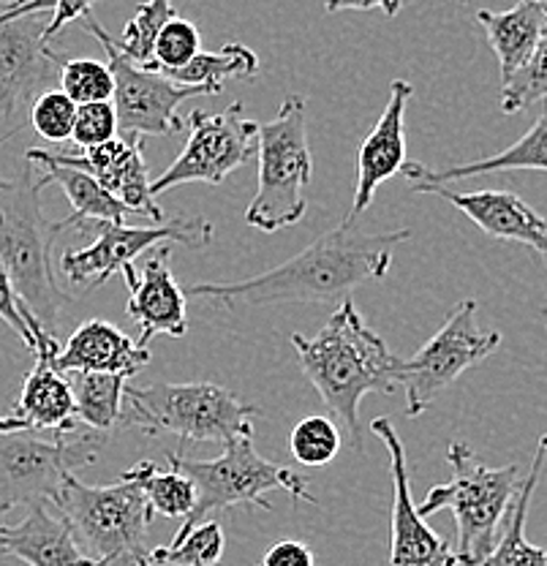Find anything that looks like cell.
<instances>
[{
    "instance_id": "5b68a950",
    "label": "cell",
    "mask_w": 547,
    "mask_h": 566,
    "mask_svg": "<svg viewBox=\"0 0 547 566\" xmlns=\"http://www.w3.org/2000/svg\"><path fill=\"white\" fill-rule=\"evenodd\" d=\"M256 415V406L245 403L232 389L213 381H158L126 389L120 424L139 428L145 436L175 433L180 439L229 444L240 436H254Z\"/></svg>"
},
{
    "instance_id": "ac0fdd59",
    "label": "cell",
    "mask_w": 547,
    "mask_h": 566,
    "mask_svg": "<svg viewBox=\"0 0 547 566\" xmlns=\"http://www.w3.org/2000/svg\"><path fill=\"white\" fill-rule=\"evenodd\" d=\"M414 193H431L452 208L466 212L476 227L493 240L523 243L543 256L547 264V218L512 191H455L450 186H422L411 182Z\"/></svg>"
},
{
    "instance_id": "9c48e42d",
    "label": "cell",
    "mask_w": 547,
    "mask_h": 566,
    "mask_svg": "<svg viewBox=\"0 0 547 566\" xmlns=\"http://www.w3.org/2000/svg\"><path fill=\"white\" fill-rule=\"evenodd\" d=\"M52 506L104 566H134L145 556V534L156 512L137 482L120 476L115 485L91 488L72 474Z\"/></svg>"
},
{
    "instance_id": "7a4b0ae2",
    "label": "cell",
    "mask_w": 547,
    "mask_h": 566,
    "mask_svg": "<svg viewBox=\"0 0 547 566\" xmlns=\"http://www.w3.org/2000/svg\"><path fill=\"white\" fill-rule=\"evenodd\" d=\"M290 344L297 354L299 368L322 395L327 409L349 430L351 450L362 455L360 400L368 392H398L401 359L365 324L351 297L338 305L314 338L294 333Z\"/></svg>"
},
{
    "instance_id": "83f0119b",
    "label": "cell",
    "mask_w": 547,
    "mask_h": 566,
    "mask_svg": "<svg viewBox=\"0 0 547 566\" xmlns=\"http://www.w3.org/2000/svg\"><path fill=\"white\" fill-rule=\"evenodd\" d=\"M123 480L137 482L156 515L186 521L197 506V485H193L191 476L172 469V465H169V471H161V465L152 463V460H137L132 469L123 471Z\"/></svg>"
},
{
    "instance_id": "ffe728a7",
    "label": "cell",
    "mask_w": 547,
    "mask_h": 566,
    "mask_svg": "<svg viewBox=\"0 0 547 566\" xmlns=\"http://www.w3.org/2000/svg\"><path fill=\"white\" fill-rule=\"evenodd\" d=\"M55 357L57 354H36V365L22 381L14 409L0 417V430L69 433L80 428L72 381L55 368Z\"/></svg>"
},
{
    "instance_id": "603a6c76",
    "label": "cell",
    "mask_w": 547,
    "mask_h": 566,
    "mask_svg": "<svg viewBox=\"0 0 547 566\" xmlns=\"http://www.w3.org/2000/svg\"><path fill=\"white\" fill-rule=\"evenodd\" d=\"M517 169L547 172V104L543 115L537 117V123L515 145H509L507 150L493 153L487 158H476V161L469 164H455V167L446 169H431L425 164L406 161L401 175L409 177L411 182H422V186H450V182L466 180V177L517 172Z\"/></svg>"
},
{
    "instance_id": "8992f818",
    "label": "cell",
    "mask_w": 547,
    "mask_h": 566,
    "mask_svg": "<svg viewBox=\"0 0 547 566\" xmlns=\"http://www.w3.org/2000/svg\"><path fill=\"white\" fill-rule=\"evenodd\" d=\"M259 182L254 202L245 210L249 227L281 232L303 221L308 210L314 158L308 145V104L299 93L286 96L278 115L259 126Z\"/></svg>"
},
{
    "instance_id": "d4e9b609",
    "label": "cell",
    "mask_w": 547,
    "mask_h": 566,
    "mask_svg": "<svg viewBox=\"0 0 547 566\" xmlns=\"http://www.w3.org/2000/svg\"><path fill=\"white\" fill-rule=\"evenodd\" d=\"M487 41L502 66V80H509L532 57L547 33V0H517L509 11H476Z\"/></svg>"
},
{
    "instance_id": "d6a6232c",
    "label": "cell",
    "mask_w": 547,
    "mask_h": 566,
    "mask_svg": "<svg viewBox=\"0 0 547 566\" xmlns=\"http://www.w3.org/2000/svg\"><path fill=\"white\" fill-rule=\"evenodd\" d=\"M0 318H3L17 335H20L22 344L33 352V357H36V354L61 352V344H57L55 335L46 333V329L36 322V316H33L31 311L25 308V303L20 300L14 281H11L9 268L3 264V259H0Z\"/></svg>"
},
{
    "instance_id": "44dd1931",
    "label": "cell",
    "mask_w": 547,
    "mask_h": 566,
    "mask_svg": "<svg viewBox=\"0 0 547 566\" xmlns=\"http://www.w3.org/2000/svg\"><path fill=\"white\" fill-rule=\"evenodd\" d=\"M0 556H14L28 566H104L80 551V539L63 515L46 504L28 506L17 526L0 523Z\"/></svg>"
},
{
    "instance_id": "e575fe53",
    "label": "cell",
    "mask_w": 547,
    "mask_h": 566,
    "mask_svg": "<svg viewBox=\"0 0 547 566\" xmlns=\"http://www.w3.org/2000/svg\"><path fill=\"white\" fill-rule=\"evenodd\" d=\"M340 450L338 424L322 415L305 417L290 433V452L303 465H327L333 463Z\"/></svg>"
},
{
    "instance_id": "60d3db41",
    "label": "cell",
    "mask_w": 547,
    "mask_h": 566,
    "mask_svg": "<svg viewBox=\"0 0 547 566\" xmlns=\"http://www.w3.org/2000/svg\"><path fill=\"white\" fill-rule=\"evenodd\" d=\"M329 14L335 11H370L379 9L385 17H398L403 9V0H325Z\"/></svg>"
},
{
    "instance_id": "8d00e7d4",
    "label": "cell",
    "mask_w": 547,
    "mask_h": 566,
    "mask_svg": "<svg viewBox=\"0 0 547 566\" xmlns=\"http://www.w3.org/2000/svg\"><path fill=\"white\" fill-rule=\"evenodd\" d=\"M76 104L63 91L41 93L31 104V123L36 134L46 142H66L74 134Z\"/></svg>"
},
{
    "instance_id": "4dcf8cb0",
    "label": "cell",
    "mask_w": 547,
    "mask_h": 566,
    "mask_svg": "<svg viewBox=\"0 0 547 566\" xmlns=\"http://www.w3.org/2000/svg\"><path fill=\"white\" fill-rule=\"evenodd\" d=\"M172 17H178L172 0H145V3H139L132 20L123 28L120 39H117V46H120L123 55L132 57L139 66L152 69L156 41Z\"/></svg>"
},
{
    "instance_id": "f546056e",
    "label": "cell",
    "mask_w": 547,
    "mask_h": 566,
    "mask_svg": "<svg viewBox=\"0 0 547 566\" xmlns=\"http://www.w3.org/2000/svg\"><path fill=\"white\" fill-rule=\"evenodd\" d=\"M223 556V528L219 521H204L169 545L150 551L152 566H219Z\"/></svg>"
},
{
    "instance_id": "8fae6325",
    "label": "cell",
    "mask_w": 547,
    "mask_h": 566,
    "mask_svg": "<svg viewBox=\"0 0 547 566\" xmlns=\"http://www.w3.org/2000/svg\"><path fill=\"white\" fill-rule=\"evenodd\" d=\"M82 28L102 44L107 52V63L115 74V96L112 104L117 109L120 137H172L182 128L178 106L186 98L208 96L204 87L180 85L169 80L164 71H152L134 63L117 46V41L104 31L96 17H82Z\"/></svg>"
},
{
    "instance_id": "4316f807",
    "label": "cell",
    "mask_w": 547,
    "mask_h": 566,
    "mask_svg": "<svg viewBox=\"0 0 547 566\" xmlns=\"http://www.w3.org/2000/svg\"><path fill=\"white\" fill-rule=\"evenodd\" d=\"M72 381L76 417L87 428L109 433L123 420V400H126L128 376L120 374H91V370H69Z\"/></svg>"
},
{
    "instance_id": "7c38bea8",
    "label": "cell",
    "mask_w": 547,
    "mask_h": 566,
    "mask_svg": "<svg viewBox=\"0 0 547 566\" xmlns=\"http://www.w3.org/2000/svg\"><path fill=\"white\" fill-rule=\"evenodd\" d=\"M72 227L93 234V243L63 253L61 273L74 286L87 289L107 283L117 270L134 264V259L158 248L164 240L186 248H202L215 234V227L208 218H172L169 223H156V227H128L117 221H76Z\"/></svg>"
},
{
    "instance_id": "7bdbcfd3",
    "label": "cell",
    "mask_w": 547,
    "mask_h": 566,
    "mask_svg": "<svg viewBox=\"0 0 547 566\" xmlns=\"http://www.w3.org/2000/svg\"><path fill=\"white\" fill-rule=\"evenodd\" d=\"M9 3H11V0H9ZM6 9H9V6H6ZM6 9H3V11H6ZM3 11H0V14H3Z\"/></svg>"
},
{
    "instance_id": "ab89813d",
    "label": "cell",
    "mask_w": 547,
    "mask_h": 566,
    "mask_svg": "<svg viewBox=\"0 0 547 566\" xmlns=\"http://www.w3.org/2000/svg\"><path fill=\"white\" fill-rule=\"evenodd\" d=\"M93 3H96V0H55L50 25H46V41L55 39V35L61 33L69 22H76V20H82V17L91 14Z\"/></svg>"
},
{
    "instance_id": "6da1fadb",
    "label": "cell",
    "mask_w": 547,
    "mask_h": 566,
    "mask_svg": "<svg viewBox=\"0 0 547 566\" xmlns=\"http://www.w3.org/2000/svg\"><path fill=\"white\" fill-rule=\"evenodd\" d=\"M409 238V229L365 232L357 223L344 221L278 268L234 283H193L186 289V297L210 300L227 308L270 303H344L355 289L385 279L390 273L392 251Z\"/></svg>"
},
{
    "instance_id": "d590c367",
    "label": "cell",
    "mask_w": 547,
    "mask_h": 566,
    "mask_svg": "<svg viewBox=\"0 0 547 566\" xmlns=\"http://www.w3.org/2000/svg\"><path fill=\"white\" fill-rule=\"evenodd\" d=\"M202 52V35L197 25L182 17H172L164 25L161 35L156 41V55H152V71H178L193 61Z\"/></svg>"
},
{
    "instance_id": "d6986e66",
    "label": "cell",
    "mask_w": 547,
    "mask_h": 566,
    "mask_svg": "<svg viewBox=\"0 0 547 566\" xmlns=\"http://www.w3.org/2000/svg\"><path fill=\"white\" fill-rule=\"evenodd\" d=\"M414 87L406 80H396L390 85V98H387L385 112L376 120L374 132L365 137L357 150V182L355 199L346 221L357 223V218L374 202L381 182L403 172L406 164V106H409Z\"/></svg>"
},
{
    "instance_id": "277c9868",
    "label": "cell",
    "mask_w": 547,
    "mask_h": 566,
    "mask_svg": "<svg viewBox=\"0 0 547 566\" xmlns=\"http://www.w3.org/2000/svg\"><path fill=\"white\" fill-rule=\"evenodd\" d=\"M446 463L452 469V480L431 488L417 510L422 517L450 510L457 526V562L461 566H480L496 547L498 528L520 491V469H491L480 463L466 441H452L446 447Z\"/></svg>"
},
{
    "instance_id": "ba28073f",
    "label": "cell",
    "mask_w": 547,
    "mask_h": 566,
    "mask_svg": "<svg viewBox=\"0 0 547 566\" xmlns=\"http://www.w3.org/2000/svg\"><path fill=\"white\" fill-rule=\"evenodd\" d=\"M167 463L182 471L197 485V506L175 536L188 534L193 526L204 523L210 512L227 510V506H259V510H273L264 493L286 491L292 499H303L316 504V495L308 491V482L297 471L286 465L270 463L256 452L254 436H240L223 444V455L213 460H191L180 452H167Z\"/></svg>"
},
{
    "instance_id": "30bf717a",
    "label": "cell",
    "mask_w": 547,
    "mask_h": 566,
    "mask_svg": "<svg viewBox=\"0 0 547 566\" xmlns=\"http://www.w3.org/2000/svg\"><path fill=\"white\" fill-rule=\"evenodd\" d=\"M502 333L476 327V300H461L439 333L409 359H401L398 387L406 395V415H425L441 392H446L469 368L498 352Z\"/></svg>"
},
{
    "instance_id": "f35d334b",
    "label": "cell",
    "mask_w": 547,
    "mask_h": 566,
    "mask_svg": "<svg viewBox=\"0 0 547 566\" xmlns=\"http://www.w3.org/2000/svg\"><path fill=\"white\" fill-rule=\"evenodd\" d=\"M262 566H316V558L305 542L281 539L264 553Z\"/></svg>"
},
{
    "instance_id": "5bb4252c",
    "label": "cell",
    "mask_w": 547,
    "mask_h": 566,
    "mask_svg": "<svg viewBox=\"0 0 547 566\" xmlns=\"http://www.w3.org/2000/svg\"><path fill=\"white\" fill-rule=\"evenodd\" d=\"M259 153V123L243 115V104L234 102L229 109L204 115L193 109L188 115V142L180 156L152 180V197L186 186V182H210L219 186L234 169L245 167Z\"/></svg>"
},
{
    "instance_id": "f1b7e54d",
    "label": "cell",
    "mask_w": 547,
    "mask_h": 566,
    "mask_svg": "<svg viewBox=\"0 0 547 566\" xmlns=\"http://www.w3.org/2000/svg\"><path fill=\"white\" fill-rule=\"evenodd\" d=\"M259 71V57L251 46L232 41L223 44L219 52H199L188 66L178 71H169V80L180 82V85H197L208 91V96L221 93L223 82L229 80H245Z\"/></svg>"
},
{
    "instance_id": "3957f363",
    "label": "cell",
    "mask_w": 547,
    "mask_h": 566,
    "mask_svg": "<svg viewBox=\"0 0 547 566\" xmlns=\"http://www.w3.org/2000/svg\"><path fill=\"white\" fill-rule=\"evenodd\" d=\"M41 172L33 164L17 180L0 177V259L9 268L17 294L36 322L57 338L63 311L74 303L52 273V245L57 227L41 212Z\"/></svg>"
},
{
    "instance_id": "7402d4cb",
    "label": "cell",
    "mask_w": 547,
    "mask_h": 566,
    "mask_svg": "<svg viewBox=\"0 0 547 566\" xmlns=\"http://www.w3.org/2000/svg\"><path fill=\"white\" fill-rule=\"evenodd\" d=\"M147 363H150V352L104 318L82 322L55 357V368L63 374L91 370V374H120L128 379L139 374V368H145Z\"/></svg>"
},
{
    "instance_id": "2e32d148",
    "label": "cell",
    "mask_w": 547,
    "mask_h": 566,
    "mask_svg": "<svg viewBox=\"0 0 547 566\" xmlns=\"http://www.w3.org/2000/svg\"><path fill=\"white\" fill-rule=\"evenodd\" d=\"M169 259H172V248L158 245L147 253L139 273L134 264L120 270L128 286L126 314L139 327V346L145 349L156 335L182 338L188 333L186 292L175 281Z\"/></svg>"
},
{
    "instance_id": "52a82bcc",
    "label": "cell",
    "mask_w": 547,
    "mask_h": 566,
    "mask_svg": "<svg viewBox=\"0 0 547 566\" xmlns=\"http://www.w3.org/2000/svg\"><path fill=\"white\" fill-rule=\"evenodd\" d=\"M107 441L109 433L87 424L69 433L0 430V515L52 504L74 471L96 463Z\"/></svg>"
},
{
    "instance_id": "74e56055",
    "label": "cell",
    "mask_w": 547,
    "mask_h": 566,
    "mask_svg": "<svg viewBox=\"0 0 547 566\" xmlns=\"http://www.w3.org/2000/svg\"><path fill=\"white\" fill-rule=\"evenodd\" d=\"M120 137V123H117V109L112 102L80 104L76 106V120L72 142L80 150L107 145V142Z\"/></svg>"
},
{
    "instance_id": "4fadbf2b",
    "label": "cell",
    "mask_w": 547,
    "mask_h": 566,
    "mask_svg": "<svg viewBox=\"0 0 547 566\" xmlns=\"http://www.w3.org/2000/svg\"><path fill=\"white\" fill-rule=\"evenodd\" d=\"M55 0H11L0 14V115L11 117L33 104L52 82H61V52L46 41V11Z\"/></svg>"
},
{
    "instance_id": "1f68e13d",
    "label": "cell",
    "mask_w": 547,
    "mask_h": 566,
    "mask_svg": "<svg viewBox=\"0 0 547 566\" xmlns=\"http://www.w3.org/2000/svg\"><path fill=\"white\" fill-rule=\"evenodd\" d=\"M61 91L76 106L112 102V96H115V74H112L109 63L96 61V57L61 55Z\"/></svg>"
},
{
    "instance_id": "836d02e7",
    "label": "cell",
    "mask_w": 547,
    "mask_h": 566,
    "mask_svg": "<svg viewBox=\"0 0 547 566\" xmlns=\"http://www.w3.org/2000/svg\"><path fill=\"white\" fill-rule=\"evenodd\" d=\"M532 104H547V33L526 63L504 80L502 112L517 115Z\"/></svg>"
},
{
    "instance_id": "cb8c5ba5",
    "label": "cell",
    "mask_w": 547,
    "mask_h": 566,
    "mask_svg": "<svg viewBox=\"0 0 547 566\" xmlns=\"http://www.w3.org/2000/svg\"><path fill=\"white\" fill-rule=\"evenodd\" d=\"M25 158L33 164V167H39L41 182H44V186L55 182V186L63 188V193H66L69 202H72V216L55 223L57 232H63V229H69L76 221L126 223V218L137 216V212H134L132 208H126L120 199L112 197V193L96 180V177L82 172V169L66 167V164L52 161V156L46 150L31 147V150L25 153Z\"/></svg>"
},
{
    "instance_id": "484cf974",
    "label": "cell",
    "mask_w": 547,
    "mask_h": 566,
    "mask_svg": "<svg viewBox=\"0 0 547 566\" xmlns=\"http://www.w3.org/2000/svg\"><path fill=\"white\" fill-rule=\"evenodd\" d=\"M545 460H547V436L539 439L532 471H528L526 480L520 482V491H517L515 501H512L507 523H504V531H502V536H498L496 547H493L491 556H487L480 566H547L545 547L532 545V542L526 539L528 506H532L539 474H543V469H545Z\"/></svg>"
},
{
    "instance_id": "9a60e30c",
    "label": "cell",
    "mask_w": 547,
    "mask_h": 566,
    "mask_svg": "<svg viewBox=\"0 0 547 566\" xmlns=\"http://www.w3.org/2000/svg\"><path fill=\"white\" fill-rule=\"evenodd\" d=\"M370 433L385 441L390 452V476L396 488L392 501V545L390 566H461L457 553L446 545V539L425 523L414 504V495L409 488V469H406V450L398 430L390 420L379 417L370 422Z\"/></svg>"
},
{
    "instance_id": "e0dca14e",
    "label": "cell",
    "mask_w": 547,
    "mask_h": 566,
    "mask_svg": "<svg viewBox=\"0 0 547 566\" xmlns=\"http://www.w3.org/2000/svg\"><path fill=\"white\" fill-rule=\"evenodd\" d=\"M52 161L66 164V167L82 169L93 175L115 199H120L126 208L137 216H147V221L161 223L164 210L158 208L152 197L150 169L145 161V142L143 137H117L107 145L91 147L82 153H52Z\"/></svg>"
},
{
    "instance_id": "b9f144b4",
    "label": "cell",
    "mask_w": 547,
    "mask_h": 566,
    "mask_svg": "<svg viewBox=\"0 0 547 566\" xmlns=\"http://www.w3.org/2000/svg\"><path fill=\"white\" fill-rule=\"evenodd\" d=\"M134 566H152V564H150V553H145V556H139L137 564H134Z\"/></svg>"
}]
</instances>
